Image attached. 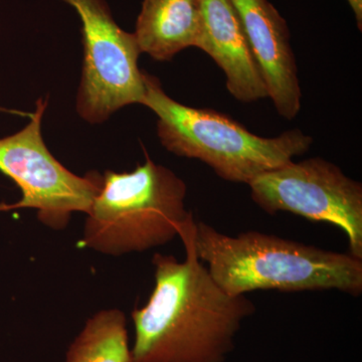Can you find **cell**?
<instances>
[{"mask_svg": "<svg viewBox=\"0 0 362 362\" xmlns=\"http://www.w3.org/2000/svg\"><path fill=\"white\" fill-rule=\"evenodd\" d=\"M194 221L190 218L180 235L185 261L154 254L153 291L132 312L130 362H226L243 323L256 312L246 295L223 291L197 256Z\"/></svg>", "mask_w": 362, "mask_h": 362, "instance_id": "obj_1", "label": "cell"}, {"mask_svg": "<svg viewBox=\"0 0 362 362\" xmlns=\"http://www.w3.org/2000/svg\"><path fill=\"white\" fill-rule=\"evenodd\" d=\"M197 256L223 291L233 296L254 291L337 290L362 293V259L256 232L228 235L194 221Z\"/></svg>", "mask_w": 362, "mask_h": 362, "instance_id": "obj_2", "label": "cell"}, {"mask_svg": "<svg viewBox=\"0 0 362 362\" xmlns=\"http://www.w3.org/2000/svg\"><path fill=\"white\" fill-rule=\"evenodd\" d=\"M144 84L141 105L158 119L162 146L175 156L204 162L226 181L249 185L259 175L303 156L313 143L300 129L271 138L252 134L225 114L176 102L149 74L144 73Z\"/></svg>", "mask_w": 362, "mask_h": 362, "instance_id": "obj_3", "label": "cell"}, {"mask_svg": "<svg viewBox=\"0 0 362 362\" xmlns=\"http://www.w3.org/2000/svg\"><path fill=\"white\" fill-rule=\"evenodd\" d=\"M146 160L131 173L105 171L80 246L108 256L149 251L180 237L192 211L187 187L171 169Z\"/></svg>", "mask_w": 362, "mask_h": 362, "instance_id": "obj_4", "label": "cell"}, {"mask_svg": "<svg viewBox=\"0 0 362 362\" xmlns=\"http://www.w3.org/2000/svg\"><path fill=\"white\" fill-rule=\"evenodd\" d=\"M47 106V99L40 98L28 125L0 139V171L23 194L16 204L0 202V213L35 209L42 225L62 230L70 223L71 214L89 211L103 185V175L96 170L75 175L52 156L42 134Z\"/></svg>", "mask_w": 362, "mask_h": 362, "instance_id": "obj_5", "label": "cell"}, {"mask_svg": "<svg viewBox=\"0 0 362 362\" xmlns=\"http://www.w3.org/2000/svg\"><path fill=\"white\" fill-rule=\"evenodd\" d=\"M82 21L83 66L76 110L86 122L100 124L128 105L142 104L144 71L134 33L122 30L106 0H62Z\"/></svg>", "mask_w": 362, "mask_h": 362, "instance_id": "obj_6", "label": "cell"}, {"mask_svg": "<svg viewBox=\"0 0 362 362\" xmlns=\"http://www.w3.org/2000/svg\"><path fill=\"white\" fill-rule=\"evenodd\" d=\"M252 202L269 214L291 213L337 226L349 254L362 259V185L320 157L288 162L249 185Z\"/></svg>", "mask_w": 362, "mask_h": 362, "instance_id": "obj_7", "label": "cell"}, {"mask_svg": "<svg viewBox=\"0 0 362 362\" xmlns=\"http://www.w3.org/2000/svg\"><path fill=\"white\" fill-rule=\"evenodd\" d=\"M279 115L293 120L302 92L287 21L269 0H230Z\"/></svg>", "mask_w": 362, "mask_h": 362, "instance_id": "obj_8", "label": "cell"}, {"mask_svg": "<svg viewBox=\"0 0 362 362\" xmlns=\"http://www.w3.org/2000/svg\"><path fill=\"white\" fill-rule=\"evenodd\" d=\"M199 1L202 35L197 49L206 52L223 71L230 94L243 103L268 98L263 76L232 1Z\"/></svg>", "mask_w": 362, "mask_h": 362, "instance_id": "obj_9", "label": "cell"}, {"mask_svg": "<svg viewBox=\"0 0 362 362\" xmlns=\"http://www.w3.org/2000/svg\"><path fill=\"white\" fill-rule=\"evenodd\" d=\"M135 39L141 54L170 61L187 47H197L202 35L199 0H143Z\"/></svg>", "mask_w": 362, "mask_h": 362, "instance_id": "obj_10", "label": "cell"}, {"mask_svg": "<svg viewBox=\"0 0 362 362\" xmlns=\"http://www.w3.org/2000/svg\"><path fill=\"white\" fill-rule=\"evenodd\" d=\"M127 319L119 309H105L88 319L69 347L65 362H130Z\"/></svg>", "mask_w": 362, "mask_h": 362, "instance_id": "obj_11", "label": "cell"}, {"mask_svg": "<svg viewBox=\"0 0 362 362\" xmlns=\"http://www.w3.org/2000/svg\"><path fill=\"white\" fill-rule=\"evenodd\" d=\"M354 16H356L357 26L359 30H362V0H347Z\"/></svg>", "mask_w": 362, "mask_h": 362, "instance_id": "obj_12", "label": "cell"}, {"mask_svg": "<svg viewBox=\"0 0 362 362\" xmlns=\"http://www.w3.org/2000/svg\"><path fill=\"white\" fill-rule=\"evenodd\" d=\"M0 112H6V113L16 114V115L25 116V112L11 111L8 110V109L4 108V107H0Z\"/></svg>", "mask_w": 362, "mask_h": 362, "instance_id": "obj_13", "label": "cell"}]
</instances>
